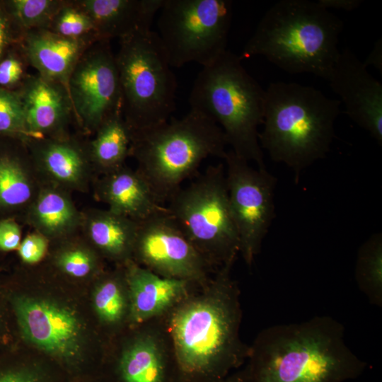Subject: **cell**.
Wrapping results in <instances>:
<instances>
[{
	"instance_id": "7a4b0ae2",
	"label": "cell",
	"mask_w": 382,
	"mask_h": 382,
	"mask_svg": "<svg viewBox=\"0 0 382 382\" xmlns=\"http://www.w3.org/2000/svg\"><path fill=\"white\" fill-rule=\"evenodd\" d=\"M249 346L248 382H347L366 367L347 345L344 326L328 316L267 327Z\"/></svg>"
},
{
	"instance_id": "f546056e",
	"label": "cell",
	"mask_w": 382,
	"mask_h": 382,
	"mask_svg": "<svg viewBox=\"0 0 382 382\" xmlns=\"http://www.w3.org/2000/svg\"><path fill=\"white\" fill-rule=\"evenodd\" d=\"M0 134L29 139L25 112L18 92L0 88Z\"/></svg>"
},
{
	"instance_id": "1f68e13d",
	"label": "cell",
	"mask_w": 382,
	"mask_h": 382,
	"mask_svg": "<svg viewBox=\"0 0 382 382\" xmlns=\"http://www.w3.org/2000/svg\"><path fill=\"white\" fill-rule=\"evenodd\" d=\"M49 240L41 233L35 231L28 234L18 248L21 260L28 264L39 262L47 253Z\"/></svg>"
},
{
	"instance_id": "8d00e7d4",
	"label": "cell",
	"mask_w": 382,
	"mask_h": 382,
	"mask_svg": "<svg viewBox=\"0 0 382 382\" xmlns=\"http://www.w3.org/2000/svg\"><path fill=\"white\" fill-rule=\"evenodd\" d=\"M10 41V30L8 18L0 11V59Z\"/></svg>"
},
{
	"instance_id": "ac0fdd59",
	"label": "cell",
	"mask_w": 382,
	"mask_h": 382,
	"mask_svg": "<svg viewBox=\"0 0 382 382\" xmlns=\"http://www.w3.org/2000/svg\"><path fill=\"white\" fill-rule=\"evenodd\" d=\"M124 266L130 302L129 326L165 316L199 286L159 276L132 260Z\"/></svg>"
},
{
	"instance_id": "30bf717a",
	"label": "cell",
	"mask_w": 382,
	"mask_h": 382,
	"mask_svg": "<svg viewBox=\"0 0 382 382\" xmlns=\"http://www.w3.org/2000/svg\"><path fill=\"white\" fill-rule=\"evenodd\" d=\"M226 178L230 208L240 241L239 253L250 267L275 217L274 192L277 178L265 168L227 151Z\"/></svg>"
},
{
	"instance_id": "d590c367",
	"label": "cell",
	"mask_w": 382,
	"mask_h": 382,
	"mask_svg": "<svg viewBox=\"0 0 382 382\" xmlns=\"http://www.w3.org/2000/svg\"><path fill=\"white\" fill-rule=\"evenodd\" d=\"M364 65L367 68L368 66H374L381 72L382 71V42L380 39L378 40L368 55L367 58L363 62Z\"/></svg>"
},
{
	"instance_id": "7402d4cb",
	"label": "cell",
	"mask_w": 382,
	"mask_h": 382,
	"mask_svg": "<svg viewBox=\"0 0 382 382\" xmlns=\"http://www.w3.org/2000/svg\"><path fill=\"white\" fill-rule=\"evenodd\" d=\"M28 220L35 231L49 241L64 239L81 228L82 213L66 190L45 183L28 205Z\"/></svg>"
},
{
	"instance_id": "4dcf8cb0",
	"label": "cell",
	"mask_w": 382,
	"mask_h": 382,
	"mask_svg": "<svg viewBox=\"0 0 382 382\" xmlns=\"http://www.w3.org/2000/svg\"><path fill=\"white\" fill-rule=\"evenodd\" d=\"M56 262L64 273L74 278L91 275L97 267L95 253L81 245L65 248L57 256Z\"/></svg>"
},
{
	"instance_id": "2e32d148",
	"label": "cell",
	"mask_w": 382,
	"mask_h": 382,
	"mask_svg": "<svg viewBox=\"0 0 382 382\" xmlns=\"http://www.w3.org/2000/svg\"><path fill=\"white\" fill-rule=\"evenodd\" d=\"M25 142L30 148L32 163L47 179V183L66 191L86 189L93 170L88 147L68 134L30 139Z\"/></svg>"
},
{
	"instance_id": "d6a6232c",
	"label": "cell",
	"mask_w": 382,
	"mask_h": 382,
	"mask_svg": "<svg viewBox=\"0 0 382 382\" xmlns=\"http://www.w3.org/2000/svg\"><path fill=\"white\" fill-rule=\"evenodd\" d=\"M24 69L22 62L13 56L0 61V86L4 88L18 83L23 77Z\"/></svg>"
},
{
	"instance_id": "44dd1931",
	"label": "cell",
	"mask_w": 382,
	"mask_h": 382,
	"mask_svg": "<svg viewBox=\"0 0 382 382\" xmlns=\"http://www.w3.org/2000/svg\"><path fill=\"white\" fill-rule=\"evenodd\" d=\"M96 195L108 209L137 221L167 209L143 176L125 166L103 175L96 182Z\"/></svg>"
},
{
	"instance_id": "ffe728a7",
	"label": "cell",
	"mask_w": 382,
	"mask_h": 382,
	"mask_svg": "<svg viewBox=\"0 0 382 382\" xmlns=\"http://www.w3.org/2000/svg\"><path fill=\"white\" fill-rule=\"evenodd\" d=\"M164 0H78L91 18L100 40H120L151 30Z\"/></svg>"
},
{
	"instance_id": "3957f363",
	"label": "cell",
	"mask_w": 382,
	"mask_h": 382,
	"mask_svg": "<svg viewBox=\"0 0 382 382\" xmlns=\"http://www.w3.org/2000/svg\"><path fill=\"white\" fill-rule=\"evenodd\" d=\"M342 28V21L317 1L280 0L264 14L239 57L262 56L289 74L327 80L340 54Z\"/></svg>"
},
{
	"instance_id": "603a6c76",
	"label": "cell",
	"mask_w": 382,
	"mask_h": 382,
	"mask_svg": "<svg viewBox=\"0 0 382 382\" xmlns=\"http://www.w3.org/2000/svg\"><path fill=\"white\" fill-rule=\"evenodd\" d=\"M138 226L139 221L108 209H93L82 214L81 228L94 248L124 265L132 260Z\"/></svg>"
},
{
	"instance_id": "5b68a950",
	"label": "cell",
	"mask_w": 382,
	"mask_h": 382,
	"mask_svg": "<svg viewBox=\"0 0 382 382\" xmlns=\"http://www.w3.org/2000/svg\"><path fill=\"white\" fill-rule=\"evenodd\" d=\"M241 60L227 50L203 66L190 94V110L214 121L237 156L265 168L258 132L263 122L265 90Z\"/></svg>"
},
{
	"instance_id": "836d02e7",
	"label": "cell",
	"mask_w": 382,
	"mask_h": 382,
	"mask_svg": "<svg viewBox=\"0 0 382 382\" xmlns=\"http://www.w3.org/2000/svg\"><path fill=\"white\" fill-rule=\"evenodd\" d=\"M21 242V230L13 220L0 221V250L11 251L18 248Z\"/></svg>"
},
{
	"instance_id": "cb8c5ba5",
	"label": "cell",
	"mask_w": 382,
	"mask_h": 382,
	"mask_svg": "<svg viewBox=\"0 0 382 382\" xmlns=\"http://www.w3.org/2000/svg\"><path fill=\"white\" fill-rule=\"evenodd\" d=\"M131 142L132 132L118 111L100 126L88 146L93 170L105 175L125 166Z\"/></svg>"
},
{
	"instance_id": "4316f807",
	"label": "cell",
	"mask_w": 382,
	"mask_h": 382,
	"mask_svg": "<svg viewBox=\"0 0 382 382\" xmlns=\"http://www.w3.org/2000/svg\"><path fill=\"white\" fill-rule=\"evenodd\" d=\"M354 277L360 291L374 306H382V235L376 233L358 250Z\"/></svg>"
},
{
	"instance_id": "9a60e30c",
	"label": "cell",
	"mask_w": 382,
	"mask_h": 382,
	"mask_svg": "<svg viewBox=\"0 0 382 382\" xmlns=\"http://www.w3.org/2000/svg\"><path fill=\"white\" fill-rule=\"evenodd\" d=\"M15 310L25 337L39 348L59 357L74 355L78 350L80 328L69 310L53 303L21 298Z\"/></svg>"
},
{
	"instance_id": "6da1fadb",
	"label": "cell",
	"mask_w": 382,
	"mask_h": 382,
	"mask_svg": "<svg viewBox=\"0 0 382 382\" xmlns=\"http://www.w3.org/2000/svg\"><path fill=\"white\" fill-rule=\"evenodd\" d=\"M234 262L195 287L164 316L181 382H222L248 359L250 346L240 335L241 291L231 276Z\"/></svg>"
},
{
	"instance_id": "8992f818",
	"label": "cell",
	"mask_w": 382,
	"mask_h": 382,
	"mask_svg": "<svg viewBox=\"0 0 382 382\" xmlns=\"http://www.w3.org/2000/svg\"><path fill=\"white\" fill-rule=\"evenodd\" d=\"M227 146L221 127L204 114L190 110L180 119L132 133L130 155L161 204L181 187L209 156L224 158Z\"/></svg>"
},
{
	"instance_id": "83f0119b",
	"label": "cell",
	"mask_w": 382,
	"mask_h": 382,
	"mask_svg": "<svg viewBox=\"0 0 382 382\" xmlns=\"http://www.w3.org/2000/svg\"><path fill=\"white\" fill-rule=\"evenodd\" d=\"M64 0H13L7 3L10 16L23 34L48 29Z\"/></svg>"
},
{
	"instance_id": "ba28073f",
	"label": "cell",
	"mask_w": 382,
	"mask_h": 382,
	"mask_svg": "<svg viewBox=\"0 0 382 382\" xmlns=\"http://www.w3.org/2000/svg\"><path fill=\"white\" fill-rule=\"evenodd\" d=\"M168 202L170 214L214 272L236 261L240 241L222 163L209 166Z\"/></svg>"
},
{
	"instance_id": "f1b7e54d",
	"label": "cell",
	"mask_w": 382,
	"mask_h": 382,
	"mask_svg": "<svg viewBox=\"0 0 382 382\" xmlns=\"http://www.w3.org/2000/svg\"><path fill=\"white\" fill-rule=\"evenodd\" d=\"M65 37L93 39L99 41L91 18L75 1H65L48 28Z\"/></svg>"
},
{
	"instance_id": "7c38bea8",
	"label": "cell",
	"mask_w": 382,
	"mask_h": 382,
	"mask_svg": "<svg viewBox=\"0 0 382 382\" xmlns=\"http://www.w3.org/2000/svg\"><path fill=\"white\" fill-rule=\"evenodd\" d=\"M74 116L86 132L95 133L112 115L122 111L119 75L110 40L96 42L83 53L69 79Z\"/></svg>"
},
{
	"instance_id": "e0dca14e",
	"label": "cell",
	"mask_w": 382,
	"mask_h": 382,
	"mask_svg": "<svg viewBox=\"0 0 382 382\" xmlns=\"http://www.w3.org/2000/svg\"><path fill=\"white\" fill-rule=\"evenodd\" d=\"M18 92L24 108L29 139L67 134L66 130L74 111L65 86L37 74L25 78Z\"/></svg>"
},
{
	"instance_id": "5bb4252c",
	"label": "cell",
	"mask_w": 382,
	"mask_h": 382,
	"mask_svg": "<svg viewBox=\"0 0 382 382\" xmlns=\"http://www.w3.org/2000/svg\"><path fill=\"white\" fill-rule=\"evenodd\" d=\"M345 113L382 144V85L349 49L340 52L327 79Z\"/></svg>"
},
{
	"instance_id": "4fadbf2b",
	"label": "cell",
	"mask_w": 382,
	"mask_h": 382,
	"mask_svg": "<svg viewBox=\"0 0 382 382\" xmlns=\"http://www.w3.org/2000/svg\"><path fill=\"white\" fill-rule=\"evenodd\" d=\"M129 330L115 359L118 382H181L164 316Z\"/></svg>"
},
{
	"instance_id": "d6986e66",
	"label": "cell",
	"mask_w": 382,
	"mask_h": 382,
	"mask_svg": "<svg viewBox=\"0 0 382 382\" xmlns=\"http://www.w3.org/2000/svg\"><path fill=\"white\" fill-rule=\"evenodd\" d=\"M97 40L72 39L49 29H38L23 34V48L27 61L43 79L63 85L83 53Z\"/></svg>"
},
{
	"instance_id": "8fae6325",
	"label": "cell",
	"mask_w": 382,
	"mask_h": 382,
	"mask_svg": "<svg viewBox=\"0 0 382 382\" xmlns=\"http://www.w3.org/2000/svg\"><path fill=\"white\" fill-rule=\"evenodd\" d=\"M132 261L159 276L197 286L207 284L214 273L168 209L139 221Z\"/></svg>"
},
{
	"instance_id": "484cf974",
	"label": "cell",
	"mask_w": 382,
	"mask_h": 382,
	"mask_svg": "<svg viewBox=\"0 0 382 382\" xmlns=\"http://www.w3.org/2000/svg\"><path fill=\"white\" fill-rule=\"evenodd\" d=\"M37 187L32 170L13 156H0V206L8 208L30 204Z\"/></svg>"
},
{
	"instance_id": "52a82bcc",
	"label": "cell",
	"mask_w": 382,
	"mask_h": 382,
	"mask_svg": "<svg viewBox=\"0 0 382 382\" xmlns=\"http://www.w3.org/2000/svg\"><path fill=\"white\" fill-rule=\"evenodd\" d=\"M115 57L122 112L132 133L168 121L175 110L177 81L156 32L120 40Z\"/></svg>"
},
{
	"instance_id": "74e56055",
	"label": "cell",
	"mask_w": 382,
	"mask_h": 382,
	"mask_svg": "<svg viewBox=\"0 0 382 382\" xmlns=\"http://www.w3.org/2000/svg\"><path fill=\"white\" fill-rule=\"evenodd\" d=\"M222 382H248L244 366L227 376Z\"/></svg>"
},
{
	"instance_id": "277c9868",
	"label": "cell",
	"mask_w": 382,
	"mask_h": 382,
	"mask_svg": "<svg viewBox=\"0 0 382 382\" xmlns=\"http://www.w3.org/2000/svg\"><path fill=\"white\" fill-rule=\"evenodd\" d=\"M340 104L312 86L270 83L259 133L262 149L290 168L297 183L303 170L330 151Z\"/></svg>"
},
{
	"instance_id": "9c48e42d",
	"label": "cell",
	"mask_w": 382,
	"mask_h": 382,
	"mask_svg": "<svg viewBox=\"0 0 382 382\" xmlns=\"http://www.w3.org/2000/svg\"><path fill=\"white\" fill-rule=\"evenodd\" d=\"M230 0H164L157 21L161 43L171 67L203 66L227 50L232 20Z\"/></svg>"
},
{
	"instance_id": "e575fe53",
	"label": "cell",
	"mask_w": 382,
	"mask_h": 382,
	"mask_svg": "<svg viewBox=\"0 0 382 382\" xmlns=\"http://www.w3.org/2000/svg\"><path fill=\"white\" fill-rule=\"evenodd\" d=\"M318 4L322 7L329 10L330 8L341 9L351 11L357 9L362 3L361 0H318Z\"/></svg>"
},
{
	"instance_id": "d4e9b609",
	"label": "cell",
	"mask_w": 382,
	"mask_h": 382,
	"mask_svg": "<svg viewBox=\"0 0 382 382\" xmlns=\"http://www.w3.org/2000/svg\"><path fill=\"white\" fill-rule=\"evenodd\" d=\"M93 306L98 318L110 327L130 325V302L125 266L104 277L96 287Z\"/></svg>"
}]
</instances>
